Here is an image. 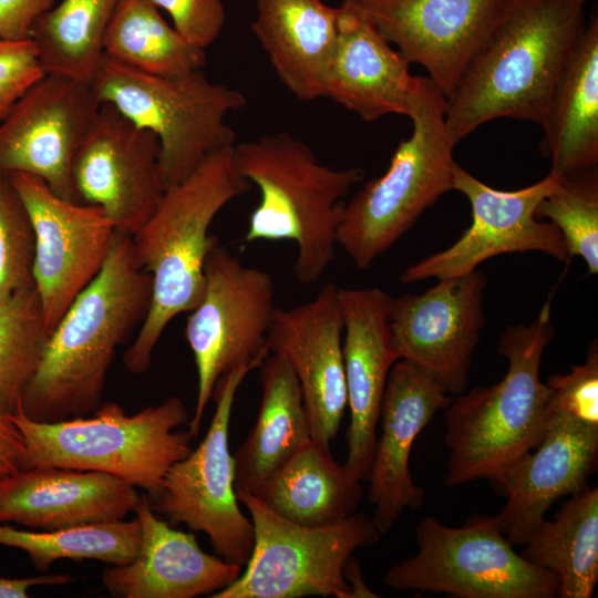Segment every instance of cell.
I'll return each mask as SVG.
<instances>
[{"label":"cell","instance_id":"cell-1","mask_svg":"<svg viewBox=\"0 0 598 598\" xmlns=\"http://www.w3.org/2000/svg\"><path fill=\"white\" fill-rule=\"evenodd\" d=\"M590 1H503L487 39L446 99L445 124L455 144L502 117L543 124L585 33Z\"/></svg>","mask_w":598,"mask_h":598},{"label":"cell","instance_id":"cell-2","mask_svg":"<svg viewBox=\"0 0 598 598\" xmlns=\"http://www.w3.org/2000/svg\"><path fill=\"white\" fill-rule=\"evenodd\" d=\"M151 297L152 277L135 257L132 236L115 231L102 269L50 333L19 410L49 423L93 413L116 349L144 321Z\"/></svg>","mask_w":598,"mask_h":598},{"label":"cell","instance_id":"cell-3","mask_svg":"<svg viewBox=\"0 0 598 598\" xmlns=\"http://www.w3.org/2000/svg\"><path fill=\"white\" fill-rule=\"evenodd\" d=\"M252 185L237 171L233 147L208 155L183 182L166 189L153 214L132 236L140 266L152 277L148 312L123 362L145 373L168 323L192 311L204 293L206 257L218 239L209 235L217 214Z\"/></svg>","mask_w":598,"mask_h":598},{"label":"cell","instance_id":"cell-4","mask_svg":"<svg viewBox=\"0 0 598 598\" xmlns=\"http://www.w3.org/2000/svg\"><path fill=\"white\" fill-rule=\"evenodd\" d=\"M554 292L530 323L511 326L499 338L497 352L508 361L504 378L453 396L445 409V486L493 482L542 439L551 417L549 389L539 371L554 338Z\"/></svg>","mask_w":598,"mask_h":598},{"label":"cell","instance_id":"cell-5","mask_svg":"<svg viewBox=\"0 0 598 598\" xmlns=\"http://www.w3.org/2000/svg\"><path fill=\"white\" fill-rule=\"evenodd\" d=\"M233 157L238 173L260 193L245 240L293 241L297 281L317 282L334 258L343 198L364 178V171L328 167L288 133L235 144Z\"/></svg>","mask_w":598,"mask_h":598},{"label":"cell","instance_id":"cell-6","mask_svg":"<svg viewBox=\"0 0 598 598\" xmlns=\"http://www.w3.org/2000/svg\"><path fill=\"white\" fill-rule=\"evenodd\" d=\"M24 439L20 470L62 467L117 476L155 496L168 470L186 457L194 437L183 400L171 396L127 414L103 402L93 413L59 422H38L20 410L10 416Z\"/></svg>","mask_w":598,"mask_h":598},{"label":"cell","instance_id":"cell-7","mask_svg":"<svg viewBox=\"0 0 598 598\" xmlns=\"http://www.w3.org/2000/svg\"><path fill=\"white\" fill-rule=\"evenodd\" d=\"M445 110V95L421 76L409 115L411 136L400 142L388 169L346 203L337 245L358 269H368L453 189L456 144L446 128Z\"/></svg>","mask_w":598,"mask_h":598},{"label":"cell","instance_id":"cell-8","mask_svg":"<svg viewBox=\"0 0 598 598\" xmlns=\"http://www.w3.org/2000/svg\"><path fill=\"white\" fill-rule=\"evenodd\" d=\"M91 84L101 104L113 105L156 135L165 190L187 178L212 153L236 144L235 132L225 118L247 105L241 92L210 82L202 71L166 79L136 71L105 54Z\"/></svg>","mask_w":598,"mask_h":598},{"label":"cell","instance_id":"cell-9","mask_svg":"<svg viewBox=\"0 0 598 598\" xmlns=\"http://www.w3.org/2000/svg\"><path fill=\"white\" fill-rule=\"evenodd\" d=\"M248 511L254 545L246 569L212 598H353L346 566L353 553L379 542L380 533L364 513L329 525L290 522L252 493L235 488Z\"/></svg>","mask_w":598,"mask_h":598},{"label":"cell","instance_id":"cell-10","mask_svg":"<svg viewBox=\"0 0 598 598\" xmlns=\"http://www.w3.org/2000/svg\"><path fill=\"white\" fill-rule=\"evenodd\" d=\"M415 540L417 553L385 573L386 587L460 598L558 595V576L516 553L496 516L476 515L462 527L426 516L416 526Z\"/></svg>","mask_w":598,"mask_h":598},{"label":"cell","instance_id":"cell-11","mask_svg":"<svg viewBox=\"0 0 598 598\" xmlns=\"http://www.w3.org/2000/svg\"><path fill=\"white\" fill-rule=\"evenodd\" d=\"M199 303L189 311L185 337L197 369V398L189 432L199 433L218 381L231 370L269 354L268 331L276 310L275 283L261 269L243 265L217 239L204 266Z\"/></svg>","mask_w":598,"mask_h":598},{"label":"cell","instance_id":"cell-12","mask_svg":"<svg viewBox=\"0 0 598 598\" xmlns=\"http://www.w3.org/2000/svg\"><path fill=\"white\" fill-rule=\"evenodd\" d=\"M261 362L240 365L218 381L213 395L216 409L205 437L168 470L158 493L147 497L155 513L205 533L219 557L240 567L250 557L254 529L236 495L229 424L240 384Z\"/></svg>","mask_w":598,"mask_h":598},{"label":"cell","instance_id":"cell-13","mask_svg":"<svg viewBox=\"0 0 598 598\" xmlns=\"http://www.w3.org/2000/svg\"><path fill=\"white\" fill-rule=\"evenodd\" d=\"M9 176L32 226L33 281L51 333L102 269L116 230L101 207L66 200L32 174Z\"/></svg>","mask_w":598,"mask_h":598},{"label":"cell","instance_id":"cell-14","mask_svg":"<svg viewBox=\"0 0 598 598\" xmlns=\"http://www.w3.org/2000/svg\"><path fill=\"white\" fill-rule=\"evenodd\" d=\"M560 181L548 173L527 187L499 190L456 163L453 189L470 202L472 223L453 245L408 267L400 281L411 283L460 276L477 269L480 264L492 257L513 252L540 251L568 264L570 257L559 229L535 215L539 203Z\"/></svg>","mask_w":598,"mask_h":598},{"label":"cell","instance_id":"cell-15","mask_svg":"<svg viewBox=\"0 0 598 598\" xmlns=\"http://www.w3.org/2000/svg\"><path fill=\"white\" fill-rule=\"evenodd\" d=\"M437 280L421 295L392 299L390 331L399 360L415 365L455 396L467 388L485 323L487 280L478 269Z\"/></svg>","mask_w":598,"mask_h":598},{"label":"cell","instance_id":"cell-16","mask_svg":"<svg viewBox=\"0 0 598 598\" xmlns=\"http://www.w3.org/2000/svg\"><path fill=\"white\" fill-rule=\"evenodd\" d=\"M159 153L153 132L102 103L72 163L78 202L101 207L117 233L133 236L165 192Z\"/></svg>","mask_w":598,"mask_h":598},{"label":"cell","instance_id":"cell-17","mask_svg":"<svg viewBox=\"0 0 598 598\" xmlns=\"http://www.w3.org/2000/svg\"><path fill=\"white\" fill-rule=\"evenodd\" d=\"M100 106L91 82L45 73L0 123V171L38 176L79 203L72 163Z\"/></svg>","mask_w":598,"mask_h":598},{"label":"cell","instance_id":"cell-18","mask_svg":"<svg viewBox=\"0 0 598 598\" xmlns=\"http://www.w3.org/2000/svg\"><path fill=\"white\" fill-rule=\"evenodd\" d=\"M504 0H343L447 99L493 29Z\"/></svg>","mask_w":598,"mask_h":598},{"label":"cell","instance_id":"cell-19","mask_svg":"<svg viewBox=\"0 0 598 598\" xmlns=\"http://www.w3.org/2000/svg\"><path fill=\"white\" fill-rule=\"evenodd\" d=\"M339 287L326 283L313 299L276 308L268 331L269 353L291 364L303 396L312 441L330 448L347 409Z\"/></svg>","mask_w":598,"mask_h":598},{"label":"cell","instance_id":"cell-20","mask_svg":"<svg viewBox=\"0 0 598 598\" xmlns=\"http://www.w3.org/2000/svg\"><path fill=\"white\" fill-rule=\"evenodd\" d=\"M453 395L415 365L398 360L391 368L382 398L381 435L370 466L369 499L381 535L389 533L405 509L422 506L424 491L411 476L414 441Z\"/></svg>","mask_w":598,"mask_h":598},{"label":"cell","instance_id":"cell-21","mask_svg":"<svg viewBox=\"0 0 598 598\" xmlns=\"http://www.w3.org/2000/svg\"><path fill=\"white\" fill-rule=\"evenodd\" d=\"M392 299L377 287L339 288L350 410L348 456L343 465L361 481L369 476L383 393L390 370L399 360L390 331Z\"/></svg>","mask_w":598,"mask_h":598},{"label":"cell","instance_id":"cell-22","mask_svg":"<svg viewBox=\"0 0 598 598\" xmlns=\"http://www.w3.org/2000/svg\"><path fill=\"white\" fill-rule=\"evenodd\" d=\"M597 456L598 426L551 414L537 445L493 481L507 498L495 516L508 542L525 545L557 499L584 489Z\"/></svg>","mask_w":598,"mask_h":598},{"label":"cell","instance_id":"cell-23","mask_svg":"<svg viewBox=\"0 0 598 598\" xmlns=\"http://www.w3.org/2000/svg\"><path fill=\"white\" fill-rule=\"evenodd\" d=\"M141 501L135 486L103 472L62 467L0 476V523L41 530L123 519Z\"/></svg>","mask_w":598,"mask_h":598},{"label":"cell","instance_id":"cell-24","mask_svg":"<svg viewBox=\"0 0 598 598\" xmlns=\"http://www.w3.org/2000/svg\"><path fill=\"white\" fill-rule=\"evenodd\" d=\"M134 513L141 524L135 558L102 573L103 586L112 597L194 598L213 595L240 575L243 567L204 551L194 534L169 527L147 497H141Z\"/></svg>","mask_w":598,"mask_h":598},{"label":"cell","instance_id":"cell-25","mask_svg":"<svg viewBox=\"0 0 598 598\" xmlns=\"http://www.w3.org/2000/svg\"><path fill=\"white\" fill-rule=\"evenodd\" d=\"M338 34L324 82L329 97L363 121L409 116L421 76L368 21L339 7Z\"/></svg>","mask_w":598,"mask_h":598},{"label":"cell","instance_id":"cell-26","mask_svg":"<svg viewBox=\"0 0 598 598\" xmlns=\"http://www.w3.org/2000/svg\"><path fill=\"white\" fill-rule=\"evenodd\" d=\"M251 31L282 84L298 100L323 97L339 7L322 0H256Z\"/></svg>","mask_w":598,"mask_h":598},{"label":"cell","instance_id":"cell-27","mask_svg":"<svg viewBox=\"0 0 598 598\" xmlns=\"http://www.w3.org/2000/svg\"><path fill=\"white\" fill-rule=\"evenodd\" d=\"M542 153L559 179L598 163V18L591 16L550 100Z\"/></svg>","mask_w":598,"mask_h":598},{"label":"cell","instance_id":"cell-28","mask_svg":"<svg viewBox=\"0 0 598 598\" xmlns=\"http://www.w3.org/2000/svg\"><path fill=\"white\" fill-rule=\"evenodd\" d=\"M258 368L261 400L257 420L233 453L235 488L252 494L312 441L301 389L289 361L281 354L269 353Z\"/></svg>","mask_w":598,"mask_h":598},{"label":"cell","instance_id":"cell-29","mask_svg":"<svg viewBox=\"0 0 598 598\" xmlns=\"http://www.w3.org/2000/svg\"><path fill=\"white\" fill-rule=\"evenodd\" d=\"M361 480L316 442L299 450L254 494L277 515L307 526L337 523L354 514L363 497Z\"/></svg>","mask_w":598,"mask_h":598},{"label":"cell","instance_id":"cell-30","mask_svg":"<svg viewBox=\"0 0 598 598\" xmlns=\"http://www.w3.org/2000/svg\"><path fill=\"white\" fill-rule=\"evenodd\" d=\"M520 555L558 576L561 598H590L598 582V488L588 485L544 519Z\"/></svg>","mask_w":598,"mask_h":598},{"label":"cell","instance_id":"cell-31","mask_svg":"<svg viewBox=\"0 0 598 598\" xmlns=\"http://www.w3.org/2000/svg\"><path fill=\"white\" fill-rule=\"evenodd\" d=\"M103 52L136 71L179 79L200 71L205 50L188 43L147 0H120L103 38Z\"/></svg>","mask_w":598,"mask_h":598},{"label":"cell","instance_id":"cell-32","mask_svg":"<svg viewBox=\"0 0 598 598\" xmlns=\"http://www.w3.org/2000/svg\"><path fill=\"white\" fill-rule=\"evenodd\" d=\"M120 0H62L31 28L45 73L91 82L104 55L103 38Z\"/></svg>","mask_w":598,"mask_h":598},{"label":"cell","instance_id":"cell-33","mask_svg":"<svg viewBox=\"0 0 598 598\" xmlns=\"http://www.w3.org/2000/svg\"><path fill=\"white\" fill-rule=\"evenodd\" d=\"M140 544L137 517L42 532L21 530L0 523V545L23 550L40 571H47L60 559L124 565L135 558Z\"/></svg>","mask_w":598,"mask_h":598},{"label":"cell","instance_id":"cell-34","mask_svg":"<svg viewBox=\"0 0 598 598\" xmlns=\"http://www.w3.org/2000/svg\"><path fill=\"white\" fill-rule=\"evenodd\" d=\"M49 336L35 287L0 300V415L18 412Z\"/></svg>","mask_w":598,"mask_h":598},{"label":"cell","instance_id":"cell-35","mask_svg":"<svg viewBox=\"0 0 598 598\" xmlns=\"http://www.w3.org/2000/svg\"><path fill=\"white\" fill-rule=\"evenodd\" d=\"M538 219H549L560 231L569 257L579 256L590 275L598 272L597 169L560 181L536 208Z\"/></svg>","mask_w":598,"mask_h":598},{"label":"cell","instance_id":"cell-36","mask_svg":"<svg viewBox=\"0 0 598 598\" xmlns=\"http://www.w3.org/2000/svg\"><path fill=\"white\" fill-rule=\"evenodd\" d=\"M32 226L8 173L0 171V300L34 287Z\"/></svg>","mask_w":598,"mask_h":598},{"label":"cell","instance_id":"cell-37","mask_svg":"<svg viewBox=\"0 0 598 598\" xmlns=\"http://www.w3.org/2000/svg\"><path fill=\"white\" fill-rule=\"evenodd\" d=\"M551 414L598 426V350L590 346L584 363L574 365L566 374L546 380Z\"/></svg>","mask_w":598,"mask_h":598},{"label":"cell","instance_id":"cell-38","mask_svg":"<svg viewBox=\"0 0 598 598\" xmlns=\"http://www.w3.org/2000/svg\"><path fill=\"white\" fill-rule=\"evenodd\" d=\"M45 72L34 42L0 39V123Z\"/></svg>","mask_w":598,"mask_h":598},{"label":"cell","instance_id":"cell-39","mask_svg":"<svg viewBox=\"0 0 598 598\" xmlns=\"http://www.w3.org/2000/svg\"><path fill=\"white\" fill-rule=\"evenodd\" d=\"M172 18L174 29L188 43L205 50L220 34L226 10L221 0H147Z\"/></svg>","mask_w":598,"mask_h":598},{"label":"cell","instance_id":"cell-40","mask_svg":"<svg viewBox=\"0 0 598 598\" xmlns=\"http://www.w3.org/2000/svg\"><path fill=\"white\" fill-rule=\"evenodd\" d=\"M54 6V0H0V39L29 40L35 20Z\"/></svg>","mask_w":598,"mask_h":598},{"label":"cell","instance_id":"cell-41","mask_svg":"<svg viewBox=\"0 0 598 598\" xmlns=\"http://www.w3.org/2000/svg\"><path fill=\"white\" fill-rule=\"evenodd\" d=\"M24 439L11 417L0 415V476L20 470Z\"/></svg>","mask_w":598,"mask_h":598},{"label":"cell","instance_id":"cell-42","mask_svg":"<svg viewBox=\"0 0 598 598\" xmlns=\"http://www.w3.org/2000/svg\"><path fill=\"white\" fill-rule=\"evenodd\" d=\"M73 581L70 575L53 574L25 578L0 577V598H27L29 590L37 586L68 585Z\"/></svg>","mask_w":598,"mask_h":598},{"label":"cell","instance_id":"cell-43","mask_svg":"<svg viewBox=\"0 0 598 598\" xmlns=\"http://www.w3.org/2000/svg\"><path fill=\"white\" fill-rule=\"evenodd\" d=\"M344 574H346V579L351 587L353 598L377 597V595H373L374 592H372L364 584L361 577V570L359 567V564L357 563L353 556L348 561Z\"/></svg>","mask_w":598,"mask_h":598}]
</instances>
